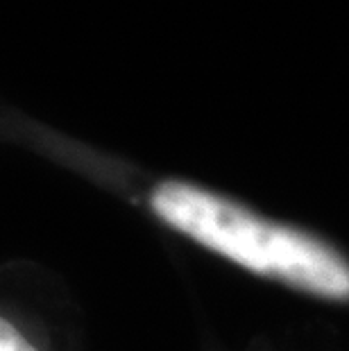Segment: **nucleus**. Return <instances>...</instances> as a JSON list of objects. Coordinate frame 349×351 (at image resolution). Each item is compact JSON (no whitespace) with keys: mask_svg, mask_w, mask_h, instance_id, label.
Returning <instances> with one entry per match:
<instances>
[{"mask_svg":"<svg viewBox=\"0 0 349 351\" xmlns=\"http://www.w3.org/2000/svg\"><path fill=\"white\" fill-rule=\"evenodd\" d=\"M150 204L166 225L245 270L329 300L349 297L345 258L302 231L274 225L211 191L175 179L154 186Z\"/></svg>","mask_w":349,"mask_h":351,"instance_id":"nucleus-1","label":"nucleus"},{"mask_svg":"<svg viewBox=\"0 0 349 351\" xmlns=\"http://www.w3.org/2000/svg\"><path fill=\"white\" fill-rule=\"evenodd\" d=\"M0 351H36V347L19 333V328L10 319H3L0 322Z\"/></svg>","mask_w":349,"mask_h":351,"instance_id":"nucleus-2","label":"nucleus"}]
</instances>
